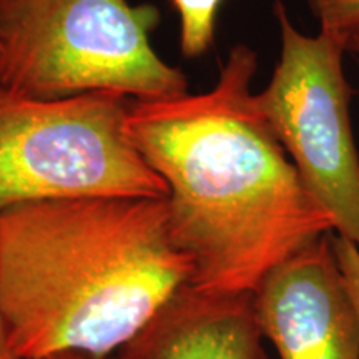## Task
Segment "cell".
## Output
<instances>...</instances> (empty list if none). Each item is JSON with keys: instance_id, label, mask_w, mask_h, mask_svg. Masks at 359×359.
Instances as JSON below:
<instances>
[{"instance_id": "4", "label": "cell", "mask_w": 359, "mask_h": 359, "mask_svg": "<svg viewBox=\"0 0 359 359\" xmlns=\"http://www.w3.org/2000/svg\"><path fill=\"white\" fill-rule=\"evenodd\" d=\"M132 98H34L0 83V212L40 201L167 198L127 132Z\"/></svg>"}, {"instance_id": "2", "label": "cell", "mask_w": 359, "mask_h": 359, "mask_svg": "<svg viewBox=\"0 0 359 359\" xmlns=\"http://www.w3.org/2000/svg\"><path fill=\"white\" fill-rule=\"evenodd\" d=\"M190 283L165 198L40 201L0 212V308L19 359L114 358Z\"/></svg>"}, {"instance_id": "8", "label": "cell", "mask_w": 359, "mask_h": 359, "mask_svg": "<svg viewBox=\"0 0 359 359\" xmlns=\"http://www.w3.org/2000/svg\"><path fill=\"white\" fill-rule=\"evenodd\" d=\"M223 0H172L180 19V48L185 57H200L215 39L217 13Z\"/></svg>"}, {"instance_id": "6", "label": "cell", "mask_w": 359, "mask_h": 359, "mask_svg": "<svg viewBox=\"0 0 359 359\" xmlns=\"http://www.w3.org/2000/svg\"><path fill=\"white\" fill-rule=\"evenodd\" d=\"M253 306L281 359H359V313L331 233L273 268L253 291Z\"/></svg>"}, {"instance_id": "5", "label": "cell", "mask_w": 359, "mask_h": 359, "mask_svg": "<svg viewBox=\"0 0 359 359\" xmlns=\"http://www.w3.org/2000/svg\"><path fill=\"white\" fill-rule=\"evenodd\" d=\"M281 52L255 105L288 154L311 198L333 219L336 235L359 246V154L343 69L349 37L303 34L285 4L273 6Z\"/></svg>"}, {"instance_id": "11", "label": "cell", "mask_w": 359, "mask_h": 359, "mask_svg": "<svg viewBox=\"0 0 359 359\" xmlns=\"http://www.w3.org/2000/svg\"><path fill=\"white\" fill-rule=\"evenodd\" d=\"M0 359H19L12 349L6 320H4L2 314V308H0Z\"/></svg>"}, {"instance_id": "10", "label": "cell", "mask_w": 359, "mask_h": 359, "mask_svg": "<svg viewBox=\"0 0 359 359\" xmlns=\"http://www.w3.org/2000/svg\"><path fill=\"white\" fill-rule=\"evenodd\" d=\"M331 243H333L339 268L359 313V246L351 243L346 238L333 235V233H331Z\"/></svg>"}, {"instance_id": "12", "label": "cell", "mask_w": 359, "mask_h": 359, "mask_svg": "<svg viewBox=\"0 0 359 359\" xmlns=\"http://www.w3.org/2000/svg\"><path fill=\"white\" fill-rule=\"evenodd\" d=\"M349 50H351L354 55H356V60L359 64V27L356 30H353L349 34Z\"/></svg>"}, {"instance_id": "9", "label": "cell", "mask_w": 359, "mask_h": 359, "mask_svg": "<svg viewBox=\"0 0 359 359\" xmlns=\"http://www.w3.org/2000/svg\"><path fill=\"white\" fill-rule=\"evenodd\" d=\"M320 30L348 35L359 27V0H306Z\"/></svg>"}, {"instance_id": "7", "label": "cell", "mask_w": 359, "mask_h": 359, "mask_svg": "<svg viewBox=\"0 0 359 359\" xmlns=\"http://www.w3.org/2000/svg\"><path fill=\"white\" fill-rule=\"evenodd\" d=\"M115 359H266L253 293L183 286Z\"/></svg>"}, {"instance_id": "13", "label": "cell", "mask_w": 359, "mask_h": 359, "mask_svg": "<svg viewBox=\"0 0 359 359\" xmlns=\"http://www.w3.org/2000/svg\"><path fill=\"white\" fill-rule=\"evenodd\" d=\"M52 359H100V358H90V356H80V354H67V356H57ZM103 359H115L114 358H103Z\"/></svg>"}, {"instance_id": "3", "label": "cell", "mask_w": 359, "mask_h": 359, "mask_svg": "<svg viewBox=\"0 0 359 359\" xmlns=\"http://www.w3.org/2000/svg\"><path fill=\"white\" fill-rule=\"evenodd\" d=\"M158 22L155 6L128 0H0V83L34 98L185 95V74L150 42Z\"/></svg>"}, {"instance_id": "1", "label": "cell", "mask_w": 359, "mask_h": 359, "mask_svg": "<svg viewBox=\"0 0 359 359\" xmlns=\"http://www.w3.org/2000/svg\"><path fill=\"white\" fill-rule=\"evenodd\" d=\"M257 53L236 45L213 88L132 100L127 132L167 185L175 243L206 293H253L296 251L334 231L255 105Z\"/></svg>"}]
</instances>
